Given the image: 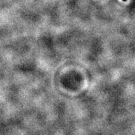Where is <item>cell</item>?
Instances as JSON below:
<instances>
[{
    "label": "cell",
    "instance_id": "1",
    "mask_svg": "<svg viewBox=\"0 0 135 135\" xmlns=\"http://www.w3.org/2000/svg\"><path fill=\"white\" fill-rule=\"evenodd\" d=\"M123 1H126V0H123Z\"/></svg>",
    "mask_w": 135,
    "mask_h": 135
}]
</instances>
